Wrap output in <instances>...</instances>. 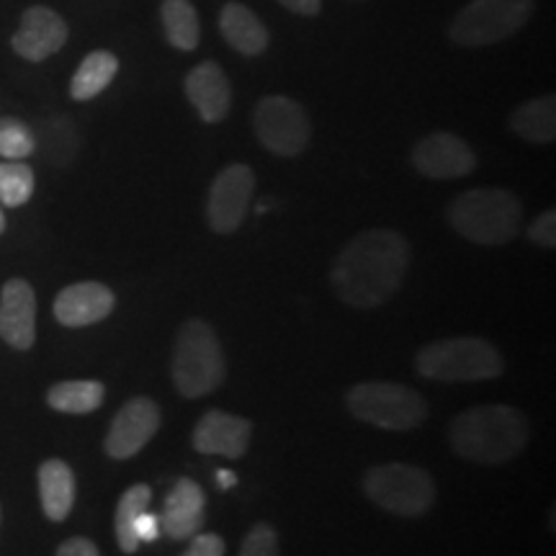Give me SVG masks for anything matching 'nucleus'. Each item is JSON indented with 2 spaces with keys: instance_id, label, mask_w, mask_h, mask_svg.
I'll return each mask as SVG.
<instances>
[{
  "instance_id": "nucleus-33",
  "label": "nucleus",
  "mask_w": 556,
  "mask_h": 556,
  "mask_svg": "<svg viewBox=\"0 0 556 556\" xmlns=\"http://www.w3.org/2000/svg\"><path fill=\"white\" fill-rule=\"evenodd\" d=\"M278 3L299 16H317L323 11V0H278Z\"/></svg>"
},
{
  "instance_id": "nucleus-30",
  "label": "nucleus",
  "mask_w": 556,
  "mask_h": 556,
  "mask_svg": "<svg viewBox=\"0 0 556 556\" xmlns=\"http://www.w3.org/2000/svg\"><path fill=\"white\" fill-rule=\"evenodd\" d=\"M225 539L217 536V533H197L191 539L189 548L180 556H225Z\"/></svg>"
},
{
  "instance_id": "nucleus-20",
  "label": "nucleus",
  "mask_w": 556,
  "mask_h": 556,
  "mask_svg": "<svg viewBox=\"0 0 556 556\" xmlns=\"http://www.w3.org/2000/svg\"><path fill=\"white\" fill-rule=\"evenodd\" d=\"M39 497L45 516L62 523L75 505V475L62 458H47L39 467Z\"/></svg>"
},
{
  "instance_id": "nucleus-34",
  "label": "nucleus",
  "mask_w": 556,
  "mask_h": 556,
  "mask_svg": "<svg viewBox=\"0 0 556 556\" xmlns=\"http://www.w3.org/2000/svg\"><path fill=\"white\" fill-rule=\"evenodd\" d=\"M217 484L222 486V490H232L235 484H238V475L229 469H219L217 471Z\"/></svg>"
},
{
  "instance_id": "nucleus-28",
  "label": "nucleus",
  "mask_w": 556,
  "mask_h": 556,
  "mask_svg": "<svg viewBox=\"0 0 556 556\" xmlns=\"http://www.w3.org/2000/svg\"><path fill=\"white\" fill-rule=\"evenodd\" d=\"M240 556H278V533L270 523H255L242 541Z\"/></svg>"
},
{
  "instance_id": "nucleus-17",
  "label": "nucleus",
  "mask_w": 556,
  "mask_h": 556,
  "mask_svg": "<svg viewBox=\"0 0 556 556\" xmlns=\"http://www.w3.org/2000/svg\"><path fill=\"white\" fill-rule=\"evenodd\" d=\"M186 96L206 124L225 122L229 109H232V86H229L225 70L212 60L199 62L186 75Z\"/></svg>"
},
{
  "instance_id": "nucleus-3",
  "label": "nucleus",
  "mask_w": 556,
  "mask_h": 556,
  "mask_svg": "<svg viewBox=\"0 0 556 556\" xmlns=\"http://www.w3.org/2000/svg\"><path fill=\"white\" fill-rule=\"evenodd\" d=\"M448 222L477 245H505L523 227V204L505 189H471L451 201Z\"/></svg>"
},
{
  "instance_id": "nucleus-27",
  "label": "nucleus",
  "mask_w": 556,
  "mask_h": 556,
  "mask_svg": "<svg viewBox=\"0 0 556 556\" xmlns=\"http://www.w3.org/2000/svg\"><path fill=\"white\" fill-rule=\"evenodd\" d=\"M37 152V137L18 119H3L0 116V157L24 160Z\"/></svg>"
},
{
  "instance_id": "nucleus-22",
  "label": "nucleus",
  "mask_w": 556,
  "mask_h": 556,
  "mask_svg": "<svg viewBox=\"0 0 556 556\" xmlns=\"http://www.w3.org/2000/svg\"><path fill=\"white\" fill-rule=\"evenodd\" d=\"M116 73H119V58L114 52L96 50L90 52L80 67L75 70L73 80H70V96L75 101H90L101 96L111 83H114Z\"/></svg>"
},
{
  "instance_id": "nucleus-6",
  "label": "nucleus",
  "mask_w": 556,
  "mask_h": 556,
  "mask_svg": "<svg viewBox=\"0 0 556 556\" xmlns=\"http://www.w3.org/2000/svg\"><path fill=\"white\" fill-rule=\"evenodd\" d=\"M353 417L381 430H413L428 417V402L420 392L392 381H364L345 394Z\"/></svg>"
},
{
  "instance_id": "nucleus-25",
  "label": "nucleus",
  "mask_w": 556,
  "mask_h": 556,
  "mask_svg": "<svg viewBox=\"0 0 556 556\" xmlns=\"http://www.w3.org/2000/svg\"><path fill=\"white\" fill-rule=\"evenodd\" d=\"M150 500H152L150 484L129 486L119 500V507H116V518H114V531L124 554H135L139 548V541L135 536V523L137 518L148 510Z\"/></svg>"
},
{
  "instance_id": "nucleus-35",
  "label": "nucleus",
  "mask_w": 556,
  "mask_h": 556,
  "mask_svg": "<svg viewBox=\"0 0 556 556\" xmlns=\"http://www.w3.org/2000/svg\"><path fill=\"white\" fill-rule=\"evenodd\" d=\"M5 232V214H3V206H0V235Z\"/></svg>"
},
{
  "instance_id": "nucleus-21",
  "label": "nucleus",
  "mask_w": 556,
  "mask_h": 556,
  "mask_svg": "<svg viewBox=\"0 0 556 556\" xmlns=\"http://www.w3.org/2000/svg\"><path fill=\"white\" fill-rule=\"evenodd\" d=\"M510 129L533 144H552L556 139V99L541 96L531 99L510 114Z\"/></svg>"
},
{
  "instance_id": "nucleus-9",
  "label": "nucleus",
  "mask_w": 556,
  "mask_h": 556,
  "mask_svg": "<svg viewBox=\"0 0 556 556\" xmlns=\"http://www.w3.org/2000/svg\"><path fill=\"white\" fill-rule=\"evenodd\" d=\"M255 135L268 152L278 157H296L307 150L312 124L307 111L287 96H266L253 114Z\"/></svg>"
},
{
  "instance_id": "nucleus-4",
  "label": "nucleus",
  "mask_w": 556,
  "mask_h": 556,
  "mask_svg": "<svg viewBox=\"0 0 556 556\" xmlns=\"http://www.w3.org/2000/svg\"><path fill=\"white\" fill-rule=\"evenodd\" d=\"M420 377L430 381H486L505 371V361L490 340L484 338H446L435 340L417 353L415 361Z\"/></svg>"
},
{
  "instance_id": "nucleus-24",
  "label": "nucleus",
  "mask_w": 556,
  "mask_h": 556,
  "mask_svg": "<svg viewBox=\"0 0 556 556\" xmlns=\"http://www.w3.org/2000/svg\"><path fill=\"white\" fill-rule=\"evenodd\" d=\"M103 397H106V389L101 381H60L47 392V405L58 413L88 415L103 405Z\"/></svg>"
},
{
  "instance_id": "nucleus-12",
  "label": "nucleus",
  "mask_w": 556,
  "mask_h": 556,
  "mask_svg": "<svg viewBox=\"0 0 556 556\" xmlns=\"http://www.w3.org/2000/svg\"><path fill=\"white\" fill-rule=\"evenodd\" d=\"M67 21L58 11L47 9V5H31L21 16V26L13 34L11 47L16 50L18 58L29 62H45L67 45Z\"/></svg>"
},
{
  "instance_id": "nucleus-14",
  "label": "nucleus",
  "mask_w": 556,
  "mask_h": 556,
  "mask_svg": "<svg viewBox=\"0 0 556 556\" xmlns=\"http://www.w3.org/2000/svg\"><path fill=\"white\" fill-rule=\"evenodd\" d=\"M250 438H253V422L240 415L208 409L193 428V448L204 456L242 458L248 454Z\"/></svg>"
},
{
  "instance_id": "nucleus-23",
  "label": "nucleus",
  "mask_w": 556,
  "mask_h": 556,
  "mask_svg": "<svg viewBox=\"0 0 556 556\" xmlns=\"http://www.w3.org/2000/svg\"><path fill=\"white\" fill-rule=\"evenodd\" d=\"M160 21H163L165 39L180 52H193L201 39L199 13L191 0H163L160 5Z\"/></svg>"
},
{
  "instance_id": "nucleus-19",
  "label": "nucleus",
  "mask_w": 556,
  "mask_h": 556,
  "mask_svg": "<svg viewBox=\"0 0 556 556\" xmlns=\"http://www.w3.org/2000/svg\"><path fill=\"white\" fill-rule=\"evenodd\" d=\"M219 31L227 45L235 52L245 54V58H258V54L268 50L270 37L266 24L245 3H238V0H229V3L222 5Z\"/></svg>"
},
{
  "instance_id": "nucleus-1",
  "label": "nucleus",
  "mask_w": 556,
  "mask_h": 556,
  "mask_svg": "<svg viewBox=\"0 0 556 556\" xmlns=\"http://www.w3.org/2000/svg\"><path fill=\"white\" fill-rule=\"evenodd\" d=\"M409 266V242L394 229H366L340 250L330 281L356 309L379 307L397 294Z\"/></svg>"
},
{
  "instance_id": "nucleus-31",
  "label": "nucleus",
  "mask_w": 556,
  "mask_h": 556,
  "mask_svg": "<svg viewBox=\"0 0 556 556\" xmlns=\"http://www.w3.org/2000/svg\"><path fill=\"white\" fill-rule=\"evenodd\" d=\"M160 533H163V528H160V518L144 510L135 523L137 541H139V544H152V541L160 539Z\"/></svg>"
},
{
  "instance_id": "nucleus-18",
  "label": "nucleus",
  "mask_w": 556,
  "mask_h": 556,
  "mask_svg": "<svg viewBox=\"0 0 556 556\" xmlns=\"http://www.w3.org/2000/svg\"><path fill=\"white\" fill-rule=\"evenodd\" d=\"M206 513V495L201 484L193 479H178L176 486L165 497L163 516H160V528L165 536L173 541L193 539L204 526Z\"/></svg>"
},
{
  "instance_id": "nucleus-11",
  "label": "nucleus",
  "mask_w": 556,
  "mask_h": 556,
  "mask_svg": "<svg viewBox=\"0 0 556 556\" xmlns=\"http://www.w3.org/2000/svg\"><path fill=\"white\" fill-rule=\"evenodd\" d=\"M413 165L420 176L451 180L469 176L477 168V155L462 137L451 131H433L415 144Z\"/></svg>"
},
{
  "instance_id": "nucleus-2",
  "label": "nucleus",
  "mask_w": 556,
  "mask_h": 556,
  "mask_svg": "<svg viewBox=\"0 0 556 556\" xmlns=\"http://www.w3.org/2000/svg\"><path fill=\"white\" fill-rule=\"evenodd\" d=\"M528 417L510 405H482L456 415L451 446L471 464H505L528 446Z\"/></svg>"
},
{
  "instance_id": "nucleus-10",
  "label": "nucleus",
  "mask_w": 556,
  "mask_h": 556,
  "mask_svg": "<svg viewBox=\"0 0 556 556\" xmlns=\"http://www.w3.org/2000/svg\"><path fill=\"white\" fill-rule=\"evenodd\" d=\"M255 191V173L250 165L235 163L227 165L225 170L214 178L212 189H208L206 201V217L208 227L217 235H232L245 219L250 199Z\"/></svg>"
},
{
  "instance_id": "nucleus-8",
  "label": "nucleus",
  "mask_w": 556,
  "mask_h": 556,
  "mask_svg": "<svg viewBox=\"0 0 556 556\" xmlns=\"http://www.w3.org/2000/svg\"><path fill=\"white\" fill-rule=\"evenodd\" d=\"M533 16V0H469L448 26L456 47H490L510 39Z\"/></svg>"
},
{
  "instance_id": "nucleus-26",
  "label": "nucleus",
  "mask_w": 556,
  "mask_h": 556,
  "mask_svg": "<svg viewBox=\"0 0 556 556\" xmlns=\"http://www.w3.org/2000/svg\"><path fill=\"white\" fill-rule=\"evenodd\" d=\"M34 197V170L21 160L0 163V206L18 208Z\"/></svg>"
},
{
  "instance_id": "nucleus-29",
  "label": "nucleus",
  "mask_w": 556,
  "mask_h": 556,
  "mask_svg": "<svg viewBox=\"0 0 556 556\" xmlns=\"http://www.w3.org/2000/svg\"><path fill=\"white\" fill-rule=\"evenodd\" d=\"M528 238H531V242H536L539 248H546V250L556 248V212L554 208L541 212L539 217L528 225Z\"/></svg>"
},
{
  "instance_id": "nucleus-32",
  "label": "nucleus",
  "mask_w": 556,
  "mask_h": 556,
  "mask_svg": "<svg viewBox=\"0 0 556 556\" xmlns=\"http://www.w3.org/2000/svg\"><path fill=\"white\" fill-rule=\"evenodd\" d=\"M58 556H99V546H96L93 541L75 536L67 539L65 544L58 548Z\"/></svg>"
},
{
  "instance_id": "nucleus-5",
  "label": "nucleus",
  "mask_w": 556,
  "mask_h": 556,
  "mask_svg": "<svg viewBox=\"0 0 556 556\" xmlns=\"http://www.w3.org/2000/svg\"><path fill=\"white\" fill-rule=\"evenodd\" d=\"M225 381V353L219 338L204 319L180 325L173 353V384L184 397H206Z\"/></svg>"
},
{
  "instance_id": "nucleus-7",
  "label": "nucleus",
  "mask_w": 556,
  "mask_h": 556,
  "mask_svg": "<svg viewBox=\"0 0 556 556\" xmlns=\"http://www.w3.org/2000/svg\"><path fill=\"white\" fill-rule=\"evenodd\" d=\"M364 492L381 510L402 518H417L435 503V482L415 464H379L364 477Z\"/></svg>"
},
{
  "instance_id": "nucleus-15",
  "label": "nucleus",
  "mask_w": 556,
  "mask_h": 556,
  "mask_svg": "<svg viewBox=\"0 0 556 556\" xmlns=\"http://www.w3.org/2000/svg\"><path fill=\"white\" fill-rule=\"evenodd\" d=\"M0 338L16 351H29L37 340V294L24 278H11L0 291Z\"/></svg>"
},
{
  "instance_id": "nucleus-16",
  "label": "nucleus",
  "mask_w": 556,
  "mask_h": 556,
  "mask_svg": "<svg viewBox=\"0 0 556 556\" xmlns=\"http://www.w3.org/2000/svg\"><path fill=\"white\" fill-rule=\"evenodd\" d=\"M114 307V291L99 281H83L60 291L54 299V317L65 328H88L106 319Z\"/></svg>"
},
{
  "instance_id": "nucleus-13",
  "label": "nucleus",
  "mask_w": 556,
  "mask_h": 556,
  "mask_svg": "<svg viewBox=\"0 0 556 556\" xmlns=\"http://www.w3.org/2000/svg\"><path fill=\"white\" fill-rule=\"evenodd\" d=\"M160 428V407L150 397H135L116 413L106 435L111 458H131L155 438Z\"/></svg>"
}]
</instances>
